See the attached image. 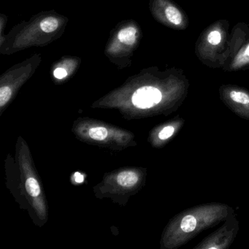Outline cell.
Here are the masks:
<instances>
[{"mask_svg":"<svg viewBox=\"0 0 249 249\" xmlns=\"http://www.w3.org/2000/svg\"><path fill=\"white\" fill-rule=\"evenodd\" d=\"M233 211L227 204L211 202L179 213L166 227L161 238V247L176 249L183 246L203 230L225 221Z\"/></svg>","mask_w":249,"mask_h":249,"instance_id":"3","label":"cell"},{"mask_svg":"<svg viewBox=\"0 0 249 249\" xmlns=\"http://www.w3.org/2000/svg\"><path fill=\"white\" fill-rule=\"evenodd\" d=\"M82 59L79 56H64L51 67L52 78L60 82L72 76L81 67Z\"/></svg>","mask_w":249,"mask_h":249,"instance_id":"10","label":"cell"},{"mask_svg":"<svg viewBox=\"0 0 249 249\" xmlns=\"http://www.w3.org/2000/svg\"><path fill=\"white\" fill-rule=\"evenodd\" d=\"M107 129L102 126H97V127H93L89 131V135L91 139L95 141H104L107 138Z\"/></svg>","mask_w":249,"mask_h":249,"instance_id":"15","label":"cell"},{"mask_svg":"<svg viewBox=\"0 0 249 249\" xmlns=\"http://www.w3.org/2000/svg\"><path fill=\"white\" fill-rule=\"evenodd\" d=\"M75 181L78 182V183H82L84 181V176L80 174L79 173H77L75 174Z\"/></svg>","mask_w":249,"mask_h":249,"instance_id":"17","label":"cell"},{"mask_svg":"<svg viewBox=\"0 0 249 249\" xmlns=\"http://www.w3.org/2000/svg\"><path fill=\"white\" fill-rule=\"evenodd\" d=\"M185 122L184 119L176 116L170 122L161 125L154 133V141L156 145H164L167 141L176 136L183 127Z\"/></svg>","mask_w":249,"mask_h":249,"instance_id":"11","label":"cell"},{"mask_svg":"<svg viewBox=\"0 0 249 249\" xmlns=\"http://www.w3.org/2000/svg\"><path fill=\"white\" fill-rule=\"evenodd\" d=\"M139 180V176L133 171H124L117 176V183L123 187H132Z\"/></svg>","mask_w":249,"mask_h":249,"instance_id":"13","label":"cell"},{"mask_svg":"<svg viewBox=\"0 0 249 249\" xmlns=\"http://www.w3.org/2000/svg\"><path fill=\"white\" fill-rule=\"evenodd\" d=\"M69 21L54 10L38 13L16 24L0 40V53L10 56L31 48L46 47L63 36Z\"/></svg>","mask_w":249,"mask_h":249,"instance_id":"2","label":"cell"},{"mask_svg":"<svg viewBox=\"0 0 249 249\" xmlns=\"http://www.w3.org/2000/svg\"><path fill=\"white\" fill-rule=\"evenodd\" d=\"M190 82L180 68L160 70L158 67L145 68L128 78L116 93L129 94L134 106L170 114L184 103Z\"/></svg>","mask_w":249,"mask_h":249,"instance_id":"1","label":"cell"},{"mask_svg":"<svg viewBox=\"0 0 249 249\" xmlns=\"http://www.w3.org/2000/svg\"><path fill=\"white\" fill-rule=\"evenodd\" d=\"M142 36V29L135 20H123L110 31L105 46V55L119 70L129 68Z\"/></svg>","mask_w":249,"mask_h":249,"instance_id":"4","label":"cell"},{"mask_svg":"<svg viewBox=\"0 0 249 249\" xmlns=\"http://www.w3.org/2000/svg\"><path fill=\"white\" fill-rule=\"evenodd\" d=\"M26 189L29 195L33 197H38L40 195V188L38 182L33 176L27 178L26 181Z\"/></svg>","mask_w":249,"mask_h":249,"instance_id":"14","label":"cell"},{"mask_svg":"<svg viewBox=\"0 0 249 249\" xmlns=\"http://www.w3.org/2000/svg\"><path fill=\"white\" fill-rule=\"evenodd\" d=\"M230 36L227 20H217L206 27L195 43V53L199 62L208 68H222L227 60Z\"/></svg>","mask_w":249,"mask_h":249,"instance_id":"5","label":"cell"},{"mask_svg":"<svg viewBox=\"0 0 249 249\" xmlns=\"http://www.w3.org/2000/svg\"><path fill=\"white\" fill-rule=\"evenodd\" d=\"M218 94L221 102L234 114L249 121V89L233 84H223L218 89Z\"/></svg>","mask_w":249,"mask_h":249,"instance_id":"9","label":"cell"},{"mask_svg":"<svg viewBox=\"0 0 249 249\" xmlns=\"http://www.w3.org/2000/svg\"><path fill=\"white\" fill-rule=\"evenodd\" d=\"M8 16L4 14H0V40L3 38L5 28H6L7 24H8Z\"/></svg>","mask_w":249,"mask_h":249,"instance_id":"16","label":"cell"},{"mask_svg":"<svg viewBox=\"0 0 249 249\" xmlns=\"http://www.w3.org/2000/svg\"><path fill=\"white\" fill-rule=\"evenodd\" d=\"M239 221L234 211H231L218 230L207 236L194 249H227L232 244L238 233Z\"/></svg>","mask_w":249,"mask_h":249,"instance_id":"8","label":"cell"},{"mask_svg":"<svg viewBox=\"0 0 249 249\" xmlns=\"http://www.w3.org/2000/svg\"><path fill=\"white\" fill-rule=\"evenodd\" d=\"M221 69L224 72H237L249 69V37Z\"/></svg>","mask_w":249,"mask_h":249,"instance_id":"12","label":"cell"},{"mask_svg":"<svg viewBox=\"0 0 249 249\" xmlns=\"http://www.w3.org/2000/svg\"><path fill=\"white\" fill-rule=\"evenodd\" d=\"M43 61L41 53H34L25 60L16 64L0 77V107L6 106L35 73Z\"/></svg>","mask_w":249,"mask_h":249,"instance_id":"6","label":"cell"},{"mask_svg":"<svg viewBox=\"0 0 249 249\" xmlns=\"http://www.w3.org/2000/svg\"><path fill=\"white\" fill-rule=\"evenodd\" d=\"M148 8L154 20L164 27L174 30L189 27L187 14L173 0H149Z\"/></svg>","mask_w":249,"mask_h":249,"instance_id":"7","label":"cell"}]
</instances>
